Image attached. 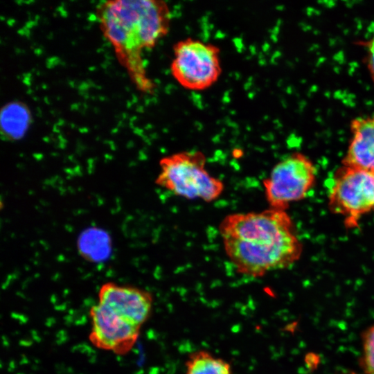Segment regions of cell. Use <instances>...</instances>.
Segmentation results:
<instances>
[{
	"mask_svg": "<svg viewBox=\"0 0 374 374\" xmlns=\"http://www.w3.org/2000/svg\"><path fill=\"white\" fill-rule=\"evenodd\" d=\"M1 132L12 139L21 138L27 131L30 115L26 105L19 102L6 105L1 110Z\"/></svg>",
	"mask_w": 374,
	"mask_h": 374,
	"instance_id": "10",
	"label": "cell"
},
{
	"mask_svg": "<svg viewBox=\"0 0 374 374\" xmlns=\"http://www.w3.org/2000/svg\"><path fill=\"white\" fill-rule=\"evenodd\" d=\"M351 134L342 165L374 175V114L355 118L350 123Z\"/></svg>",
	"mask_w": 374,
	"mask_h": 374,
	"instance_id": "9",
	"label": "cell"
},
{
	"mask_svg": "<svg viewBox=\"0 0 374 374\" xmlns=\"http://www.w3.org/2000/svg\"><path fill=\"white\" fill-rule=\"evenodd\" d=\"M360 367L365 374H374V324L362 334Z\"/></svg>",
	"mask_w": 374,
	"mask_h": 374,
	"instance_id": "12",
	"label": "cell"
},
{
	"mask_svg": "<svg viewBox=\"0 0 374 374\" xmlns=\"http://www.w3.org/2000/svg\"><path fill=\"white\" fill-rule=\"evenodd\" d=\"M366 63L371 81L374 85V24L371 27V33L366 43Z\"/></svg>",
	"mask_w": 374,
	"mask_h": 374,
	"instance_id": "13",
	"label": "cell"
},
{
	"mask_svg": "<svg viewBox=\"0 0 374 374\" xmlns=\"http://www.w3.org/2000/svg\"><path fill=\"white\" fill-rule=\"evenodd\" d=\"M344 374H358V373H355V372H348V373H346Z\"/></svg>",
	"mask_w": 374,
	"mask_h": 374,
	"instance_id": "14",
	"label": "cell"
},
{
	"mask_svg": "<svg viewBox=\"0 0 374 374\" xmlns=\"http://www.w3.org/2000/svg\"><path fill=\"white\" fill-rule=\"evenodd\" d=\"M90 317L89 339L95 346L117 355H125L133 348L141 327L100 303L91 308Z\"/></svg>",
	"mask_w": 374,
	"mask_h": 374,
	"instance_id": "7",
	"label": "cell"
},
{
	"mask_svg": "<svg viewBox=\"0 0 374 374\" xmlns=\"http://www.w3.org/2000/svg\"><path fill=\"white\" fill-rule=\"evenodd\" d=\"M98 303L141 327L150 315L153 297L145 290L108 282L100 288Z\"/></svg>",
	"mask_w": 374,
	"mask_h": 374,
	"instance_id": "8",
	"label": "cell"
},
{
	"mask_svg": "<svg viewBox=\"0 0 374 374\" xmlns=\"http://www.w3.org/2000/svg\"><path fill=\"white\" fill-rule=\"evenodd\" d=\"M316 174L315 166L301 152L277 163L262 181L269 208L286 211L292 203L304 199L315 184Z\"/></svg>",
	"mask_w": 374,
	"mask_h": 374,
	"instance_id": "6",
	"label": "cell"
},
{
	"mask_svg": "<svg viewBox=\"0 0 374 374\" xmlns=\"http://www.w3.org/2000/svg\"><path fill=\"white\" fill-rule=\"evenodd\" d=\"M101 18L111 42L138 63L142 49L152 47L167 34L171 13L164 1L121 0L107 2Z\"/></svg>",
	"mask_w": 374,
	"mask_h": 374,
	"instance_id": "2",
	"label": "cell"
},
{
	"mask_svg": "<svg viewBox=\"0 0 374 374\" xmlns=\"http://www.w3.org/2000/svg\"><path fill=\"white\" fill-rule=\"evenodd\" d=\"M219 231L226 257L244 276L258 278L288 268L302 254V243L286 211L231 213L221 221Z\"/></svg>",
	"mask_w": 374,
	"mask_h": 374,
	"instance_id": "1",
	"label": "cell"
},
{
	"mask_svg": "<svg viewBox=\"0 0 374 374\" xmlns=\"http://www.w3.org/2000/svg\"><path fill=\"white\" fill-rule=\"evenodd\" d=\"M185 374H232V368L224 359L208 350H198L188 356Z\"/></svg>",
	"mask_w": 374,
	"mask_h": 374,
	"instance_id": "11",
	"label": "cell"
},
{
	"mask_svg": "<svg viewBox=\"0 0 374 374\" xmlns=\"http://www.w3.org/2000/svg\"><path fill=\"white\" fill-rule=\"evenodd\" d=\"M328 204L332 213L344 217L346 228H355L374 211V175L342 165L332 178Z\"/></svg>",
	"mask_w": 374,
	"mask_h": 374,
	"instance_id": "5",
	"label": "cell"
},
{
	"mask_svg": "<svg viewBox=\"0 0 374 374\" xmlns=\"http://www.w3.org/2000/svg\"><path fill=\"white\" fill-rule=\"evenodd\" d=\"M155 184L187 199L217 200L224 190L222 180L206 169V157L199 150L175 152L161 158Z\"/></svg>",
	"mask_w": 374,
	"mask_h": 374,
	"instance_id": "3",
	"label": "cell"
},
{
	"mask_svg": "<svg viewBox=\"0 0 374 374\" xmlns=\"http://www.w3.org/2000/svg\"><path fill=\"white\" fill-rule=\"evenodd\" d=\"M170 72L184 89H207L217 82L222 73L220 48L197 39H181L173 46Z\"/></svg>",
	"mask_w": 374,
	"mask_h": 374,
	"instance_id": "4",
	"label": "cell"
}]
</instances>
